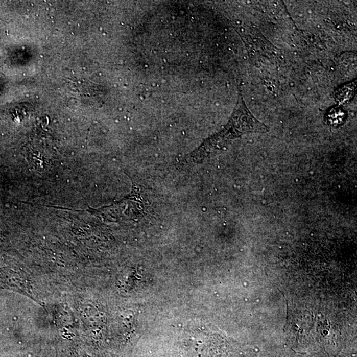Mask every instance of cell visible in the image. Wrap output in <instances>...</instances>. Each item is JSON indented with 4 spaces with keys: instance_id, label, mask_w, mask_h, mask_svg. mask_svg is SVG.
<instances>
[{
    "instance_id": "obj_1",
    "label": "cell",
    "mask_w": 357,
    "mask_h": 357,
    "mask_svg": "<svg viewBox=\"0 0 357 357\" xmlns=\"http://www.w3.org/2000/svg\"><path fill=\"white\" fill-rule=\"evenodd\" d=\"M179 349L181 357H237V351L228 339L204 327L185 330Z\"/></svg>"
}]
</instances>
